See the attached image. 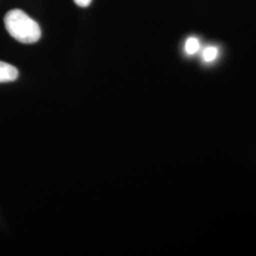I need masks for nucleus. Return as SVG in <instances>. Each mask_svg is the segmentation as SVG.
Returning <instances> with one entry per match:
<instances>
[{
  "label": "nucleus",
  "mask_w": 256,
  "mask_h": 256,
  "mask_svg": "<svg viewBox=\"0 0 256 256\" xmlns=\"http://www.w3.org/2000/svg\"><path fill=\"white\" fill-rule=\"evenodd\" d=\"M4 24L10 36L21 43L32 44L41 37L39 25L21 10L8 12L4 18Z\"/></svg>",
  "instance_id": "obj_1"
},
{
  "label": "nucleus",
  "mask_w": 256,
  "mask_h": 256,
  "mask_svg": "<svg viewBox=\"0 0 256 256\" xmlns=\"http://www.w3.org/2000/svg\"><path fill=\"white\" fill-rule=\"evenodd\" d=\"M218 48L214 46H208L203 52V59L205 62H212L214 61L218 56Z\"/></svg>",
  "instance_id": "obj_4"
},
{
  "label": "nucleus",
  "mask_w": 256,
  "mask_h": 256,
  "mask_svg": "<svg viewBox=\"0 0 256 256\" xmlns=\"http://www.w3.org/2000/svg\"><path fill=\"white\" fill-rule=\"evenodd\" d=\"M200 50V42L196 37H190L185 43V52L188 54H194Z\"/></svg>",
  "instance_id": "obj_3"
},
{
  "label": "nucleus",
  "mask_w": 256,
  "mask_h": 256,
  "mask_svg": "<svg viewBox=\"0 0 256 256\" xmlns=\"http://www.w3.org/2000/svg\"><path fill=\"white\" fill-rule=\"evenodd\" d=\"M18 77V70L16 66L0 61V82H14Z\"/></svg>",
  "instance_id": "obj_2"
},
{
  "label": "nucleus",
  "mask_w": 256,
  "mask_h": 256,
  "mask_svg": "<svg viewBox=\"0 0 256 256\" xmlns=\"http://www.w3.org/2000/svg\"><path fill=\"white\" fill-rule=\"evenodd\" d=\"M74 1L77 6L82 7V8L88 7L92 2V0H74Z\"/></svg>",
  "instance_id": "obj_5"
}]
</instances>
